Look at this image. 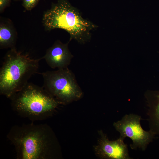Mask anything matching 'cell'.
<instances>
[{
	"instance_id": "6da1fadb",
	"label": "cell",
	"mask_w": 159,
	"mask_h": 159,
	"mask_svg": "<svg viewBox=\"0 0 159 159\" xmlns=\"http://www.w3.org/2000/svg\"><path fill=\"white\" fill-rule=\"evenodd\" d=\"M42 23L46 31L64 29L69 33L70 42L74 39L84 44L91 39V30L97 26L84 19L78 10L67 0H58L44 13Z\"/></svg>"
},
{
	"instance_id": "7a4b0ae2",
	"label": "cell",
	"mask_w": 159,
	"mask_h": 159,
	"mask_svg": "<svg viewBox=\"0 0 159 159\" xmlns=\"http://www.w3.org/2000/svg\"><path fill=\"white\" fill-rule=\"evenodd\" d=\"M18 52L15 48L6 54L0 69V92L8 97H12L28 83L37 71L40 61Z\"/></svg>"
},
{
	"instance_id": "3957f363",
	"label": "cell",
	"mask_w": 159,
	"mask_h": 159,
	"mask_svg": "<svg viewBox=\"0 0 159 159\" xmlns=\"http://www.w3.org/2000/svg\"><path fill=\"white\" fill-rule=\"evenodd\" d=\"M40 74L43 80V87L59 103L69 102L82 97L83 93L75 75L68 68Z\"/></svg>"
},
{
	"instance_id": "277c9868",
	"label": "cell",
	"mask_w": 159,
	"mask_h": 159,
	"mask_svg": "<svg viewBox=\"0 0 159 159\" xmlns=\"http://www.w3.org/2000/svg\"><path fill=\"white\" fill-rule=\"evenodd\" d=\"M12 96L14 97V106L17 110L35 115L51 111L59 103L43 87L28 82Z\"/></svg>"
},
{
	"instance_id": "5b68a950",
	"label": "cell",
	"mask_w": 159,
	"mask_h": 159,
	"mask_svg": "<svg viewBox=\"0 0 159 159\" xmlns=\"http://www.w3.org/2000/svg\"><path fill=\"white\" fill-rule=\"evenodd\" d=\"M140 116L130 114L125 115L120 120L115 122L113 126L124 138L126 137L130 139L132 143L130 145L133 150L140 149L145 150L149 144L152 142L155 134L149 130H144L140 125Z\"/></svg>"
},
{
	"instance_id": "8992f818",
	"label": "cell",
	"mask_w": 159,
	"mask_h": 159,
	"mask_svg": "<svg viewBox=\"0 0 159 159\" xmlns=\"http://www.w3.org/2000/svg\"><path fill=\"white\" fill-rule=\"evenodd\" d=\"M100 137L95 148L96 153L104 159H130L127 145L124 142L125 138L120 136L113 141L109 140L102 131L99 132Z\"/></svg>"
},
{
	"instance_id": "52a82bcc",
	"label": "cell",
	"mask_w": 159,
	"mask_h": 159,
	"mask_svg": "<svg viewBox=\"0 0 159 159\" xmlns=\"http://www.w3.org/2000/svg\"><path fill=\"white\" fill-rule=\"evenodd\" d=\"M57 40L47 50L42 57L47 64L52 69L68 68L73 56L69 51L68 44Z\"/></svg>"
},
{
	"instance_id": "ba28073f",
	"label": "cell",
	"mask_w": 159,
	"mask_h": 159,
	"mask_svg": "<svg viewBox=\"0 0 159 159\" xmlns=\"http://www.w3.org/2000/svg\"><path fill=\"white\" fill-rule=\"evenodd\" d=\"M22 157L24 159H35L39 157L44 148L43 138L38 132H32L24 136L19 141Z\"/></svg>"
},
{
	"instance_id": "9c48e42d",
	"label": "cell",
	"mask_w": 159,
	"mask_h": 159,
	"mask_svg": "<svg viewBox=\"0 0 159 159\" xmlns=\"http://www.w3.org/2000/svg\"><path fill=\"white\" fill-rule=\"evenodd\" d=\"M17 38V32L11 20L9 19L1 17L0 49L15 48Z\"/></svg>"
},
{
	"instance_id": "30bf717a",
	"label": "cell",
	"mask_w": 159,
	"mask_h": 159,
	"mask_svg": "<svg viewBox=\"0 0 159 159\" xmlns=\"http://www.w3.org/2000/svg\"><path fill=\"white\" fill-rule=\"evenodd\" d=\"M149 108L148 117L150 129L155 135H159V92L151 93L147 96Z\"/></svg>"
},
{
	"instance_id": "8fae6325",
	"label": "cell",
	"mask_w": 159,
	"mask_h": 159,
	"mask_svg": "<svg viewBox=\"0 0 159 159\" xmlns=\"http://www.w3.org/2000/svg\"><path fill=\"white\" fill-rule=\"evenodd\" d=\"M22 5L27 10L30 11L37 4L39 0H21Z\"/></svg>"
},
{
	"instance_id": "7c38bea8",
	"label": "cell",
	"mask_w": 159,
	"mask_h": 159,
	"mask_svg": "<svg viewBox=\"0 0 159 159\" xmlns=\"http://www.w3.org/2000/svg\"><path fill=\"white\" fill-rule=\"evenodd\" d=\"M11 0H0V12L2 13L10 4Z\"/></svg>"
}]
</instances>
